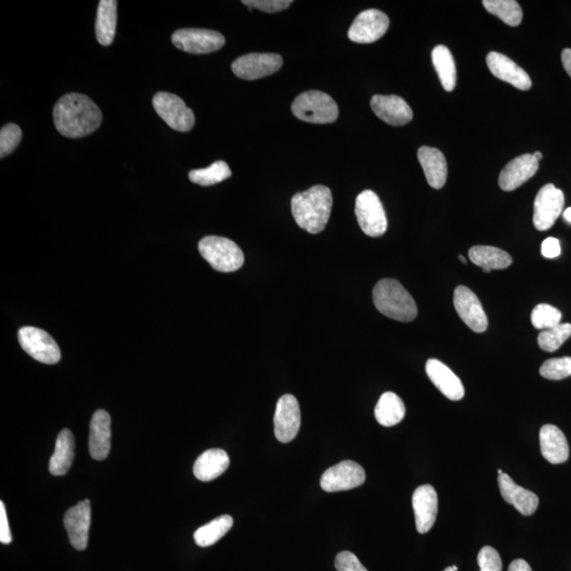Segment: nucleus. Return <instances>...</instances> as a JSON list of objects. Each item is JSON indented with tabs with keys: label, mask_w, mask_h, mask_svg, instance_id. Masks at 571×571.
I'll list each match as a JSON object with an SVG mask.
<instances>
[{
	"label": "nucleus",
	"mask_w": 571,
	"mask_h": 571,
	"mask_svg": "<svg viewBox=\"0 0 571 571\" xmlns=\"http://www.w3.org/2000/svg\"><path fill=\"white\" fill-rule=\"evenodd\" d=\"M54 125L67 138L78 139L93 134L102 123V112L87 95L70 94L54 108Z\"/></svg>",
	"instance_id": "nucleus-1"
},
{
	"label": "nucleus",
	"mask_w": 571,
	"mask_h": 571,
	"mask_svg": "<svg viewBox=\"0 0 571 571\" xmlns=\"http://www.w3.org/2000/svg\"><path fill=\"white\" fill-rule=\"evenodd\" d=\"M333 194L327 186H314L310 190L295 194L291 200V211L298 226L310 234H319L327 226Z\"/></svg>",
	"instance_id": "nucleus-2"
},
{
	"label": "nucleus",
	"mask_w": 571,
	"mask_h": 571,
	"mask_svg": "<svg viewBox=\"0 0 571 571\" xmlns=\"http://www.w3.org/2000/svg\"><path fill=\"white\" fill-rule=\"evenodd\" d=\"M373 299L377 310L395 321L412 322L418 314L412 295L396 279L385 278L377 283Z\"/></svg>",
	"instance_id": "nucleus-3"
},
{
	"label": "nucleus",
	"mask_w": 571,
	"mask_h": 571,
	"mask_svg": "<svg viewBox=\"0 0 571 571\" xmlns=\"http://www.w3.org/2000/svg\"><path fill=\"white\" fill-rule=\"evenodd\" d=\"M291 110L302 121L313 124L334 123L339 117V108L335 100L319 90H310L300 95Z\"/></svg>",
	"instance_id": "nucleus-4"
},
{
	"label": "nucleus",
	"mask_w": 571,
	"mask_h": 571,
	"mask_svg": "<svg viewBox=\"0 0 571 571\" xmlns=\"http://www.w3.org/2000/svg\"><path fill=\"white\" fill-rule=\"evenodd\" d=\"M199 252L214 270L234 272L241 269L244 255L241 248L231 239L219 236H207L198 244Z\"/></svg>",
	"instance_id": "nucleus-5"
},
{
	"label": "nucleus",
	"mask_w": 571,
	"mask_h": 571,
	"mask_svg": "<svg viewBox=\"0 0 571 571\" xmlns=\"http://www.w3.org/2000/svg\"><path fill=\"white\" fill-rule=\"evenodd\" d=\"M153 105L158 116L170 128L186 133L195 124V116H194L193 111L178 95L161 91L153 96Z\"/></svg>",
	"instance_id": "nucleus-6"
},
{
	"label": "nucleus",
	"mask_w": 571,
	"mask_h": 571,
	"mask_svg": "<svg viewBox=\"0 0 571 571\" xmlns=\"http://www.w3.org/2000/svg\"><path fill=\"white\" fill-rule=\"evenodd\" d=\"M355 213L360 228L370 237H380L387 230L384 205L373 191H364L356 199Z\"/></svg>",
	"instance_id": "nucleus-7"
},
{
	"label": "nucleus",
	"mask_w": 571,
	"mask_h": 571,
	"mask_svg": "<svg viewBox=\"0 0 571 571\" xmlns=\"http://www.w3.org/2000/svg\"><path fill=\"white\" fill-rule=\"evenodd\" d=\"M171 42L185 53L207 54L224 47L226 38L221 33L208 29H180L173 34Z\"/></svg>",
	"instance_id": "nucleus-8"
},
{
	"label": "nucleus",
	"mask_w": 571,
	"mask_h": 571,
	"mask_svg": "<svg viewBox=\"0 0 571 571\" xmlns=\"http://www.w3.org/2000/svg\"><path fill=\"white\" fill-rule=\"evenodd\" d=\"M20 344L29 356L44 364H56L61 360V350L53 336L45 330L32 327L19 330Z\"/></svg>",
	"instance_id": "nucleus-9"
},
{
	"label": "nucleus",
	"mask_w": 571,
	"mask_h": 571,
	"mask_svg": "<svg viewBox=\"0 0 571 571\" xmlns=\"http://www.w3.org/2000/svg\"><path fill=\"white\" fill-rule=\"evenodd\" d=\"M365 478V471L358 462L344 460L324 472L321 488L325 492H340L360 487L364 484Z\"/></svg>",
	"instance_id": "nucleus-10"
},
{
	"label": "nucleus",
	"mask_w": 571,
	"mask_h": 571,
	"mask_svg": "<svg viewBox=\"0 0 571 571\" xmlns=\"http://www.w3.org/2000/svg\"><path fill=\"white\" fill-rule=\"evenodd\" d=\"M283 66L282 56L276 54H250L233 62L232 71L247 81L262 79L277 72Z\"/></svg>",
	"instance_id": "nucleus-11"
},
{
	"label": "nucleus",
	"mask_w": 571,
	"mask_h": 571,
	"mask_svg": "<svg viewBox=\"0 0 571 571\" xmlns=\"http://www.w3.org/2000/svg\"><path fill=\"white\" fill-rule=\"evenodd\" d=\"M565 203L564 194L553 185L542 186L534 200V224L539 231H547L555 225Z\"/></svg>",
	"instance_id": "nucleus-12"
},
{
	"label": "nucleus",
	"mask_w": 571,
	"mask_h": 571,
	"mask_svg": "<svg viewBox=\"0 0 571 571\" xmlns=\"http://www.w3.org/2000/svg\"><path fill=\"white\" fill-rule=\"evenodd\" d=\"M301 427V409L294 395L279 398L274 414V435L277 441L288 443L298 435Z\"/></svg>",
	"instance_id": "nucleus-13"
},
{
	"label": "nucleus",
	"mask_w": 571,
	"mask_h": 571,
	"mask_svg": "<svg viewBox=\"0 0 571 571\" xmlns=\"http://www.w3.org/2000/svg\"><path fill=\"white\" fill-rule=\"evenodd\" d=\"M390 19L379 10L370 9L360 13L352 22L348 37L358 44L378 41L388 30Z\"/></svg>",
	"instance_id": "nucleus-14"
},
{
	"label": "nucleus",
	"mask_w": 571,
	"mask_h": 571,
	"mask_svg": "<svg viewBox=\"0 0 571 571\" xmlns=\"http://www.w3.org/2000/svg\"><path fill=\"white\" fill-rule=\"evenodd\" d=\"M454 307L468 327L482 334L488 328V318L477 295L465 286H459L454 291Z\"/></svg>",
	"instance_id": "nucleus-15"
},
{
	"label": "nucleus",
	"mask_w": 571,
	"mask_h": 571,
	"mask_svg": "<svg viewBox=\"0 0 571 571\" xmlns=\"http://www.w3.org/2000/svg\"><path fill=\"white\" fill-rule=\"evenodd\" d=\"M91 522L90 501H79L64 517V525L70 544L79 551L87 548Z\"/></svg>",
	"instance_id": "nucleus-16"
},
{
	"label": "nucleus",
	"mask_w": 571,
	"mask_h": 571,
	"mask_svg": "<svg viewBox=\"0 0 571 571\" xmlns=\"http://www.w3.org/2000/svg\"><path fill=\"white\" fill-rule=\"evenodd\" d=\"M412 502L416 529L421 534H427L437 518L438 496L435 489L431 484L420 485L415 490Z\"/></svg>",
	"instance_id": "nucleus-17"
},
{
	"label": "nucleus",
	"mask_w": 571,
	"mask_h": 571,
	"mask_svg": "<svg viewBox=\"0 0 571 571\" xmlns=\"http://www.w3.org/2000/svg\"><path fill=\"white\" fill-rule=\"evenodd\" d=\"M370 106L377 117L393 127H402L413 119L408 103L398 95H374Z\"/></svg>",
	"instance_id": "nucleus-18"
},
{
	"label": "nucleus",
	"mask_w": 571,
	"mask_h": 571,
	"mask_svg": "<svg viewBox=\"0 0 571 571\" xmlns=\"http://www.w3.org/2000/svg\"><path fill=\"white\" fill-rule=\"evenodd\" d=\"M539 170V161L534 155L519 156L508 163L501 170L499 185L502 191L511 192L533 178Z\"/></svg>",
	"instance_id": "nucleus-19"
},
{
	"label": "nucleus",
	"mask_w": 571,
	"mask_h": 571,
	"mask_svg": "<svg viewBox=\"0 0 571 571\" xmlns=\"http://www.w3.org/2000/svg\"><path fill=\"white\" fill-rule=\"evenodd\" d=\"M487 65L494 77L519 90H529L533 86L527 72L504 54L490 53L487 55Z\"/></svg>",
	"instance_id": "nucleus-20"
},
{
	"label": "nucleus",
	"mask_w": 571,
	"mask_h": 571,
	"mask_svg": "<svg viewBox=\"0 0 571 571\" xmlns=\"http://www.w3.org/2000/svg\"><path fill=\"white\" fill-rule=\"evenodd\" d=\"M426 371L433 385L448 399L459 401L465 397V387L461 380L439 360H427Z\"/></svg>",
	"instance_id": "nucleus-21"
},
{
	"label": "nucleus",
	"mask_w": 571,
	"mask_h": 571,
	"mask_svg": "<svg viewBox=\"0 0 571 571\" xmlns=\"http://www.w3.org/2000/svg\"><path fill=\"white\" fill-rule=\"evenodd\" d=\"M111 416L106 410H99L90 422L89 453L95 460H104L110 455L112 447Z\"/></svg>",
	"instance_id": "nucleus-22"
},
{
	"label": "nucleus",
	"mask_w": 571,
	"mask_h": 571,
	"mask_svg": "<svg viewBox=\"0 0 571 571\" xmlns=\"http://www.w3.org/2000/svg\"><path fill=\"white\" fill-rule=\"evenodd\" d=\"M499 487L502 499L507 504L512 505L525 517L533 516L538 509L539 498L527 489L519 487L507 473L499 476Z\"/></svg>",
	"instance_id": "nucleus-23"
},
{
	"label": "nucleus",
	"mask_w": 571,
	"mask_h": 571,
	"mask_svg": "<svg viewBox=\"0 0 571 571\" xmlns=\"http://www.w3.org/2000/svg\"><path fill=\"white\" fill-rule=\"evenodd\" d=\"M541 452L552 465L563 464L569 457L567 437L559 428L553 425H545L540 431Z\"/></svg>",
	"instance_id": "nucleus-24"
},
{
	"label": "nucleus",
	"mask_w": 571,
	"mask_h": 571,
	"mask_svg": "<svg viewBox=\"0 0 571 571\" xmlns=\"http://www.w3.org/2000/svg\"><path fill=\"white\" fill-rule=\"evenodd\" d=\"M418 160L424 169L427 184L441 190L448 177V164L443 153L437 148L422 146L418 151Z\"/></svg>",
	"instance_id": "nucleus-25"
},
{
	"label": "nucleus",
	"mask_w": 571,
	"mask_h": 571,
	"mask_svg": "<svg viewBox=\"0 0 571 571\" xmlns=\"http://www.w3.org/2000/svg\"><path fill=\"white\" fill-rule=\"evenodd\" d=\"M228 466L230 459L226 451L211 449L198 457L194 464L193 472L200 482H212L224 474Z\"/></svg>",
	"instance_id": "nucleus-26"
},
{
	"label": "nucleus",
	"mask_w": 571,
	"mask_h": 571,
	"mask_svg": "<svg viewBox=\"0 0 571 571\" xmlns=\"http://www.w3.org/2000/svg\"><path fill=\"white\" fill-rule=\"evenodd\" d=\"M74 437L70 430H62L56 439L54 453L49 461V471L54 476H62L70 471L74 459Z\"/></svg>",
	"instance_id": "nucleus-27"
},
{
	"label": "nucleus",
	"mask_w": 571,
	"mask_h": 571,
	"mask_svg": "<svg viewBox=\"0 0 571 571\" xmlns=\"http://www.w3.org/2000/svg\"><path fill=\"white\" fill-rule=\"evenodd\" d=\"M116 0H101L95 21V36L98 42L107 47L113 42L117 29Z\"/></svg>",
	"instance_id": "nucleus-28"
},
{
	"label": "nucleus",
	"mask_w": 571,
	"mask_h": 571,
	"mask_svg": "<svg viewBox=\"0 0 571 571\" xmlns=\"http://www.w3.org/2000/svg\"><path fill=\"white\" fill-rule=\"evenodd\" d=\"M473 264L481 267L484 272L502 270L511 266L512 257L506 251L490 247V245H476L469 251Z\"/></svg>",
	"instance_id": "nucleus-29"
},
{
	"label": "nucleus",
	"mask_w": 571,
	"mask_h": 571,
	"mask_svg": "<svg viewBox=\"0 0 571 571\" xmlns=\"http://www.w3.org/2000/svg\"><path fill=\"white\" fill-rule=\"evenodd\" d=\"M405 405L395 393H385L376 405L375 417L378 424L386 427L393 426L404 418Z\"/></svg>",
	"instance_id": "nucleus-30"
},
{
	"label": "nucleus",
	"mask_w": 571,
	"mask_h": 571,
	"mask_svg": "<svg viewBox=\"0 0 571 571\" xmlns=\"http://www.w3.org/2000/svg\"><path fill=\"white\" fill-rule=\"evenodd\" d=\"M432 61L444 90L453 91L457 74L455 61L451 51L445 46H436L432 51Z\"/></svg>",
	"instance_id": "nucleus-31"
},
{
	"label": "nucleus",
	"mask_w": 571,
	"mask_h": 571,
	"mask_svg": "<svg viewBox=\"0 0 571 571\" xmlns=\"http://www.w3.org/2000/svg\"><path fill=\"white\" fill-rule=\"evenodd\" d=\"M233 518L231 516H221L213 519L212 522L205 524L194 534V540L200 547H210L216 544L233 527Z\"/></svg>",
	"instance_id": "nucleus-32"
},
{
	"label": "nucleus",
	"mask_w": 571,
	"mask_h": 571,
	"mask_svg": "<svg viewBox=\"0 0 571 571\" xmlns=\"http://www.w3.org/2000/svg\"><path fill=\"white\" fill-rule=\"evenodd\" d=\"M484 7L489 13L498 16L506 25L517 27L523 20V11L514 0H484Z\"/></svg>",
	"instance_id": "nucleus-33"
},
{
	"label": "nucleus",
	"mask_w": 571,
	"mask_h": 571,
	"mask_svg": "<svg viewBox=\"0 0 571 571\" xmlns=\"http://www.w3.org/2000/svg\"><path fill=\"white\" fill-rule=\"evenodd\" d=\"M232 171L225 161H216L207 169L193 170L188 174V178L203 186H210L230 178Z\"/></svg>",
	"instance_id": "nucleus-34"
},
{
	"label": "nucleus",
	"mask_w": 571,
	"mask_h": 571,
	"mask_svg": "<svg viewBox=\"0 0 571 571\" xmlns=\"http://www.w3.org/2000/svg\"><path fill=\"white\" fill-rule=\"evenodd\" d=\"M571 336V324H559L558 327L542 330L539 335L538 343L542 351L553 352L563 345Z\"/></svg>",
	"instance_id": "nucleus-35"
},
{
	"label": "nucleus",
	"mask_w": 571,
	"mask_h": 571,
	"mask_svg": "<svg viewBox=\"0 0 571 571\" xmlns=\"http://www.w3.org/2000/svg\"><path fill=\"white\" fill-rule=\"evenodd\" d=\"M562 313L550 304H540L531 313V323L539 330H547L561 324Z\"/></svg>",
	"instance_id": "nucleus-36"
},
{
	"label": "nucleus",
	"mask_w": 571,
	"mask_h": 571,
	"mask_svg": "<svg viewBox=\"0 0 571 571\" xmlns=\"http://www.w3.org/2000/svg\"><path fill=\"white\" fill-rule=\"evenodd\" d=\"M540 374L548 380H562L571 376V357L547 360L540 368Z\"/></svg>",
	"instance_id": "nucleus-37"
},
{
	"label": "nucleus",
	"mask_w": 571,
	"mask_h": 571,
	"mask_svg": "<svg viewBox=\"0 0 571 571\" xmlns=\"http://www.w3.org/2000/svg\"><path fill=\"white\" fill-rule=\"evenodd\" d=\"M22 131L19 125L10 123L0 130V158L4 159L20 145Z\"/></svg>",
	"instance_id": "nucleus-38"
},
{
	"label": "nucleus",
	"mask_w": 571,
	"mask_h": 571,
	"mask_svg": "<svg viewBox=\"0 0 571 571\" xmlns=\"http://www.w3.org/2000/svg\"><path fill=\"white\" fill-rule=\"evenodd\" d=\"M477 562L481 571H501L502 563L500 553L490 546H484L478 553Z\"/></svg>",
	"instance_id": "nucleus-39"
},
{
	"label": "nucleus",
	"mask_w": 571,
	"mask_h": 571,
	"mask_svg": "<svg viewBox=\"0 0 571 571\" xmlns=\"http://www.w3.org/2000/svg\"><path fill=\"white\" fill-rule=\"evenodd\" d=\"M249 9H259L262 12L277 13L290 7L291 0H244Z\"/></svg>",
	"instance_id": "nucleus-40"
},
{
	"label": "nucleus",
	"mask_w": 571,
	"mask_h": 571,
	"mask_svg": "<svg viewBox=\"0 0 571 571\" xmlns=\"http://www.w3.org/2000/svg\"><path fill=\"white\" fill-rule=\"evenodd\" d=\"M335 565L338 571H368L351 551L340 552L335 558Z\"/></svg>",
	"instance_id": "nucleus-41"
},
{
	"label": "nucleus",
	"mask_w": 571,
	"mask_h": 571,
	"mask_svg": "<svg viewBox=\"0 0 571 571\" xmlns=\"http://www.w3.org/2000/svg\"><path fill=\"white\" fill-rule=\"evenodd\" d=\"M0 542L4 545H8L12 542V534H11L7 511H5L4 501L0 502Z\"/></svg>",
	"instance_id": "nucleus-42"
},
{
	"label": "nucleus",
	"mask_w": 571,
	"mask_h": 571,
	"mask_svg": "<svg viewBox=\"0 0 571 571\" xmlns=\"http://www.w3.org/2000/svg\"><path fill=\"white\" fill-rule=\"evenodd\" d=\"M542 255L545 257V259H557L559 254H561V245H559V242L555 237H550L545 239L542 244Z\"/></svg>",
	"instance_id": "nucleus-43"
},
{
	"label": "nucleus",
	"mask_w": 571,
	"mask_h": 571,
	"mask_svg": "<svg viewBox=\"0 0 571 571\" xmlns=\"http://www.w3.org/2000/svg\"><path fill=\"white\" fill-rule=\"evenodd\" d=\"M508 571H533L529 564L523 559H514Z\"/></svg>",
	"instance_id": "nucleus-44"
},
{
	"label": "nucleus",
	"mask_w": 571,
	"mask_h": 571,
	"mask_svg": "<svg viewBox=\"0 0 571 571\" xmlns=\"http://www.w3.org/2000/svg\"><path fill=\"white\" fill-rule=\"evenodd\" d=\"M562 64L564 70H567L571 78V49H565L562 53Z\"/></svg>",
	"instance_id": "nucleus-45"
},
{
	"label": "nucleus",
	"mask_w": 571,
	"mask_h": 571,
	"mask_svg": "<svg viewBox=\"0 0 571 571\" xmlns=\"http://www.w3.org/2000/svg\"><path fill=\"white\" fill-rule=\"evenodd\" d=\"M564 219L571 224V208H568L564 211Z\"/></svg>",
	"instance_id": "nucleus-46"
},
{
	"label": "nucleus",
	"mask_w": 571,
	"mask_h": 571,
	"mask_svg": "<svg viewBox=\"0 0 571 571\" xmlns=\"http://www.w3.org/2000/svg\"><path fill=\"white\" fill-rule=\"evenodd\" d=\"M534 156L536 160H538V161L540 162L542 158V153L541 152H535L534 153Z\"/></svg>",
	"instance_id": "nucleus-47"
},
{
	"label": "nucleus",
	"mask_w": 571,
	"mask_h": 571,
	"mask_svg": "<svg viewBox=\"0 0 571 571\" xmlns=\"http://www.w3.org/2000/svg\"><path fill=\"white\" fill-rule=\"evenodd\" d=\"M459 260L462 262V264H467V260L465 259V256L459 255Z\"/></svg>",
	"instance_id": "nucleus-48"
},
{
	"label": "nucleus",
	"mask_w": 571,
	"mask_h": 571,
	"mask_svg": "<svg viewBox=\"0 0 571 571\" xmlns=\"http://www.w3.org/2000/svg\"><path fill=\"white\" fill-rule=\"evenodd\" d=\"M444 571H455V570L453 569V567H448V568H445Z\"/></svg>",
	"instance_id": "nucleus-49"
},
{
	"label": "nucleus",
	"mask_w": 571,
	"mask_h": 571,
	"mask_svg": "<svg viewBox=\"0 0 571 571\" xmlns=\"http://www.w3.org/2000/svg\"><path fill=\"white\" fill-rule=\"evenodd\" d=\"M502 473H504V472H502V470H501V469H500V470H499V476H501V474H502Z\"/></svg>",
	"instance_id": "nucleus-50"
}]
</instances>
